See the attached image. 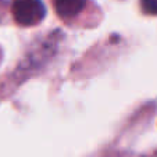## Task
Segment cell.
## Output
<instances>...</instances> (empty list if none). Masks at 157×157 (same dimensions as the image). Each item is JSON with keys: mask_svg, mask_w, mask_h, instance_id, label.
Here are the masks:
<instances>
[{"mask_svg": "<svg viewBox=\"0 0 157 157\" xmlns=\"http://www.w3.org/2000/svg\"><path fill=\"white\" fill-rule=\"evenodd\" d=\"M54 10L61 18H72L86 6V0H53Z\"/></svg>", "mask_w": 157, "mask_h": 157, "instance_id": "2", "label": "cell"}, {"mask_svg": "<svg viewBox=\"0 0 157 157\" xmlns=\"http://www.w3.org/2000/svg\"><path fill=\"white\" fill-rule=\"evenodd\" d=\"M142 9L147 14H157V0H142Z\"/></svg>", "mask_w": 157, "mask_h": 157, "instance_id": "3", "label": "cell"}, {"mask_svg": "<svg viewBox=\"0 0 157 157\" xmlns=\"http://www.w3.org/2000/svg\"><path fill=\"white\" fill-rule=\"evenodd\" d=\"M11 13L17 24L22 27H33L44 18L46 7L42 0H14Z\"/></svg>", "mask_w": 157, "mask_h": 157, "instance_id": "1", "label": "cell"}]
</instances>
